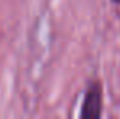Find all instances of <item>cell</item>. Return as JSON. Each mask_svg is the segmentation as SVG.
<instances>
[{"instance_id": "obj_1", "label": "cell", "mask_w": 120, "mask_h": 119, "mask_svg": "<svg viewBox=\"0 0 120 119\" xmlns=\"http://www.w3.org/2000/svg\"><path fill=\"white\" fill-rule=\"evenodd\" d=\"M102 114V86L99 82H93L83 99V106L80 111L81 119H96Z\"/></svg>"}, {"instance_id": "obj_2", "label": "cell", "mask_w": 120, "mask_h": 119, "mask_svg": "<svg viewBox=\"0 0 120 119\" xmlns=\"http://www.w3.org/2000/svg\"><path fill=\"white\" fill-rule=\"evenodd\" d=\"M112 2H114V3H120V0H112Z\"/></svg>"}]
</instances>
